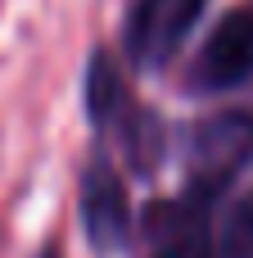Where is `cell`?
I'll list each match as a JSON object with an SVG mask.
<instances>
[{"instance_id":"cell-8","label":"cell","mask_w":253,"mask_h":258,"mask_svg":"<svg viewBox=\"0 0 253 258\" xmlns=\"http://www.w3.org/2000/svg\"><path fill=\"white\" fill-rule=\"evenodd\" d=\"M45 258H59V254H54V249H50V254H45Z\"/></svg>"},{"instance_id":"cell-6","label":"cell","mask_w":253,"mask_h":258,"mask_svg":"<svg viewBox=\"0 0 253 258\" xmlns=\"http://www.w3.org/2000/svg\"><path fill=\"white\" fill-rule=\"evenodd\" d=\"M127 104V91H122V73L109 54H95L91 59V73H86V109L95 122H113L118 109Z\"/></svg>"},{"instance_id":"cell-3","label":"cell","mask_w":253,"mask_h":258,"mask_svg":"<svg viewBox=\"0 0 253 258\" xmlns=\"http://www.w3.org/2000/svg\"><path fill=\"white\" fill-rule=\"evenodd\" d=\"M253 77V9H231L199 50L195 82L208 91H231Z\"/></svg>"},{"instance_id":"cell-5","label":"cell","mask_w":253,"mask_h":258,"mask_svg":"<svg viewBox=\"0 0 253 258\" xmlns=\"http://www.w3.org/2000/svg\"><path fill=\"white\" fill-rule=\"evenodd\" d=\"M149 258H213V236H208V218L199 200L163 213V231Z\"/></svg>"},{"instance_id":"cell-7","label":"cell","mask_w":253,"mask_h":258,"mask_svg":"<svg viewBox=\"0 0 253 258\" xmlns=\"http://www.w3.org/2000/svg\"><path fill=\"white\" fill-rule=\"evenodd\" d=\"M213 258H253V195H244L226 213V222L213 240Z\"/></svg>"},{"instance_id":"cell-4","label":"cell","mask_w":253,"mask_h":258,"mask_svg":"<svg viewBox=\"0 0 253 258\" xmlns=\"http://www.w3.org/2000/svg\"><path fill=\"white\" fill-rule=\"evenodd\" d=\"M81 227H86V240L100 254L122 249L127 236H131L127 186H122V177L109 163H91L86 177H81Z\"/></svg>"},{"instance_id":"cell-2","label":"cell","mask_w":253,"mask_h":258,"mask_svg":"<svg viewBox=\"0 0 253 258\" xmlns=\"http://www.w3.org/2000/svg\"><path fill=\"white\" fill-rule=\"evenodd\" d=\"M208 0H136L131 23H127V50L140 68H163L190 27L199 23Z\"/></svg>"},{"instance_id":"cell-1","label":"cell","mask_w":253,"mask_h":258,"mask_svg":"<svg viewBox=\"0 0 253 258\" xmlns=\"http://www.w3.org/2000/svg\"><path fill=\"white\" fill-rule=\"evenodd\" d=\"M253 159V113H217L190 136V200L208 204Z\"/></svg>"}]
</instances>
